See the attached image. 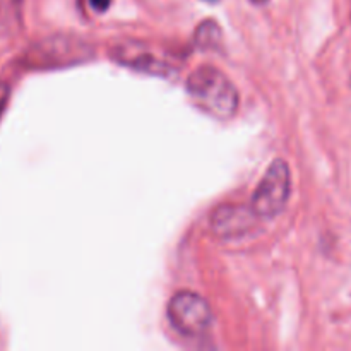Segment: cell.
<instances>
[{"label":"cell","instance_id":"6da1fadb","mask_svg":"<svg viewBox=\"0 0 351 351\" xmlns=\"http://www.w3.org/2000/svg\"><path fill=\"white\" fill-rule=\"evenodd\" d=\"M192 101L215 119L226 120L235 117L240 105V96L228 75L213 65L195 69L185 82Z\"/></svg>","mask_w":351,"mask_h":351},{"label":"cell","instance_id":"7a4b0ae2","mask_svg":"<svg viewBox=\"0 0 351 351\" xmlns=\"http://www.w3.org/2000/svg\"><path fill=\"white\" fill-rule=\"evenodd\" d=\"M291 194V171L285 160L278 158L267 167L252 194L250 206L261 219L274 218L287 208Z\"/></svg>","mask_w":351,"mask_h":351},{"label":"cell","instance_id":"3957f363","mask_svg":"<svg viewBox=\"0 0 351 351\" xmlns=\"http://www.w3.org/2000/svg\"><path fill=\"white\" fill-rule=\"evenodd\" d=\"M167 315L175 331L187 338L206 335L213 324V312L208 302L194 291H177L168 302Z\"/></svg>","mask_w":351,"mask_h":351},{"label":"cell","instance_id":"277c9868","mask_svg":"<svg viewBox=\"0 0 351 351\" xmlns=\"http://www.w3.org/2000/svg\"><path fill=\"white\" fill-rule=\"evenodd\" d=\"M259 215L252 206L221 204L211 213L209 225L219 239H239L252 232L259 223Z\"/></svg>","mask_w":351,"mask_h":351},{"label":"cell","instance_id":"5b68a950","mask_svg":"<svg viewBox=\"0 0 351 351\" xmlns=\"http://www.w3.org/2000/svg\"><path fill=\"white\" fill-rule=\"evenodd\" d=\"M113 58L120 65L151 75H168L173 72L170 62L156 50L141 43H123L113 48Z\"/></svg>","mask_w":351,"mask_h":351},{"label":"cell","instance_id":"8992f818","mask_svg":"<svg viewBox=\"0 0 351 351\" xmlns=\"http://www.w3.org/2000/svg\"><path fill=\"white\" fill-rule=\"evenodd\" d=\"M41 65H72L82 60H88L93 50L84 41L71 40V38H51L43 41L34 51ZM38 64V65H40Z\"/></svg>","mask_w":351,"mask_h":351},{"label":"cell","instance_id":"52a82bcc","mask_svg":"<svg viewBox=\"0 0 351 351\" xmlns=\"http://www.w3.org/2000/svg\"><path fill=\"white\" fill-rule=\"evenodd\" d=\"M194 40L202 50H218L223 43V31L216 21H202L195 29Z\"/></svg>","mask_w":351,"mask_h":351},{"label":"cell","instance_id":"ba28073f","mask_svg":"<svg viewBox=\"0 0 351 351\" xmlns=\"http://www.w3.org/2000/svg\"><path fill=\"white\" fill-rule=\"evenodd\" d=\"M9 84L0 81V117H2L3 110H5L7 101H9Z\"/></svg>","mask_w":351,"mask_h":351},{"label":"cell","instance_id":"9c48e42d","mask_svg":"<svg viewBox=\"0 0 351 351\" xmlns=\"http://www.w3.org/2000/svg\"><path fill=\"white\" fill-rule=\"evenodd\" d=\"M110 2H112V0H89L93 10H96V12H105L110 7Z\"/></svg>","mask_w":351,"mask_h":351},{"label":"cell","instance_id":"30bf717a","mask_svg":"<svg viewBox=\"0 0 351 351\" xmlns=\"http://www.w3.org/2000/svg\"><path fill=\"white\" fill-rule=\"evenodd\" d=\"M252 3H256V5H263V3H267L269 0H250Z\"/></svg>","mask_w":351,"mask_h":351},{"label":"cell","instance_id":"8fae6325","mask_svg":"<svg viewBox=\"0 0 351 351\" xmlns=\"http://www.w3.org/2000/svg\"><path fill=\"white\" fill-rule=\"evenodd\" d=\"M208 2H218V0H208Z\"/></svg>","mask_w":351,"mask_h":351},{"label":"cell","instance_id":"7c38bea8","mask_svg":"<svg viewBox=\"0 0 351 351\" xmlns=\"http://www.w3.org/2000/svg\"><path fill=\"white\" fill-rule=\"evenodd\" d=\"M350 84H351V79H350Z\"/></svg>","mask_w":351,"mask_h":351}]
</instances>
